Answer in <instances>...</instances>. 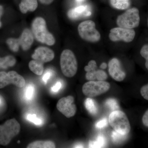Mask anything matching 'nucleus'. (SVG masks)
Segmentation results:
<instances>
[{"mask_svg":"<svg viewBox=\"0 0 148 148\" xmlns=\"http://www.w3.org/2000/svg\"><path fill=\"white\" fill-rule=\"evenodd\" d=\"M32 30L33 34L38 41L49 46L55 44V38L48 31L45 20L42 17H38L34 19Z\"/></svg>","mask_w":148,"mask_h":148,"instance_id":"f257e3e1","label":"nucleus"},{"mask_svg":"<svg viewBox=\"0 0 148 148\" xmlns=\"http://www.w3.org/2000/svg\"><path fill=\"white\" fill-rule=\"evenodd\" d=\"M20 125L15 119H12L0 125V145L6 146L14 138L19 134Z\"/></svg>","mask_w":148,"mask_h":148,"instance_id":"f03ea898","label":"nucleus"},{"mask_svg":"<svg viewBox=\"0 0 148 148\" xmlns=\"http://www.w3.org/2000/svg\"><path fill=\"white\" fill-rule=\"evenodd\" d=\"M60 66L61 71L68 77H72L76 74L78 64L73 52L69 49L62 51L60 57Z\"/></svg>","mask_w":148,"mask_h":148,"instance_id":"7ed1b4c3","label":"nucleus"},{"mask_svg":"<svg viewBox=\"0 0 148 148\" xmlns=\"http://www.w3.org/2000/svg\"><path fill=\"white\" fill-rule=\"evenodd\" d=\"M109 122L114 130L123 135H128L130 125L127 116L122 111H114L110 114Z\"/></svg>","mask_w":148,"mask_h":148,"instance_id":"20e7f679","label":"nucleus"},{"mask_svg":"<svg viewBox=\"0 0 148 148\" xmlns=\"http://www.w3.org/2000/svg\"><path fill=\"white\" fill-rule=\"evenodd\" d=\"M140 20L139 10L136 8H133L118 16L116 24L119 27L133 29L139 26Z\"/></svg>","mask_w":148,"mask_h":148,"instance_id":"39448f33","label":"nucleus"},{"mask_svg":"<svg viewBox=\"0 0 148 148\" xmlns=\"http://www.w3.org/2000/svg\"><path fill=\"white\" fill-rule=\"evenodd\" d=\"M78 31L80 37L88 42H98L101 39V34L95 28V22L91 20L81 22L78 27Z\"/></svg>","mask_w":148,"mask_h":148,"instance_id":"423d86ee","label":"nucleus"},{"mask_svg":"<svg viewBox=\"0 0 148 148\" xmlns=\"http://www.w3.org/2000/svg\"><path fill=\"white\" fill-rule=\"evenodd\" d=\"M110 88L109 83L105 81H89L82 86L83 94L89 98L96 97L108 91Z\"/></svg>","mask_w":148,"mask_h":148,"instance_id":"0eeeda50","label":"nucleus"},{"mask_svg":"<svg viewBox=\"0 0 148 148\" xmlns=\"http://www.w3.org/2000/svg\"><path fill=\"white\" fill-rule=\"evenodd\" d=\"M10 84L21 88L24 87L26 81L22 76L14 71H11L8 73L0 72V88H3Z\"/></svg>","mask_w":148,"mask_h":148,"instance_id":"6e6552de","label":"nucleus"},{"mask_svg":"<svg viewBox=\"0 0 148 148\" xmlns=\"http://www.w3.org/2000/svg\"><path fill=\"white\" fill-rule=\"evenodd\" d=\"M135 36V32L134 29L119 27L111 29L109 38L114 42L123 41L129 43L133 41Z\"/></svg>","mask_w":148,"mask_h":148,"instance_id":"1a4fd4ad","label":"nucleus"},{"mask_svg":"<svg viewBox=\"0 0 148 148\" xmlns=\"http://www.w3.org/2000/svg\"><path fill=\"white\" fill-rule=\"evenodd\" d=\"M74 100V97L71 95L61 98L56 105L57 110L68 118L74 116L77 111Z\"/></svg>","mask_w":148,"mask_h":148,"instance_id":"9d476101","label":"nucleus"},{"mask_svg":"<svg viewBox=\"0 0 148 148\" xmlns=\"http://www.w3.org/2000/svg\"><path fill=\"white\" fill-rule=\"evenodd\" d=\"M97 66L95 60H91L88 62L87 66L84 67L86 72V78L88 81H94L95 79L104 81L108 78L107 73L102 70H97Z\"/></svg>","mask_w":148,"mask_h":148,"instance_id":"9b49d317","label":"nucleus"},{"mask_svg":"<svg viewBox=\"0 0 148 148\" xmlns=\"http://www.w3.org/2000/svg\"><path fill=\"white\" fill-rule=\"evenodd\" d=\"M109 73L110 76L117 82L123 81L126 77V73L122 69L120 61L117 58H114L109 61Z\"/></svg>","mask_w":148,"mask_h":148,"instance_id":"f8f14e48","label":"nucleus"},{"mask_svg":"<svg viewBox=\"0 0 148 148\" xmlns=\"http://www.w3.org/2000/svg\"><path fill=\"white\" fill-rule=\"evenodd\" d=\"M54 56V52L51 49L45 47H40L35 50L32 54V58L44 63L52 61Z\"/></svg>","mask_w":148,"mask_h":148,"instance_id":"ddd939ff","label":"nucleus"},{"mask_svg":"<svg viewBox=\"0 0 148 148\" xmlns=\"http://www.w3.org/2000/svg\"><path fill=\"white\" fill-rule=\"evenodd\" d=\"M20 46L24 51L29 50L34 42V35L29 29H24L18 38Z\"/></svg>","mask_w":148,"mask_h":148,"instance_id":"4468645a","label":"nucleus"},{"mask_svg":"<svg viewBox=\"0 0 148 148\" xmlns=\"http://www.w3.org/2000/svg\"><path fill=\"white\" fill-rule=\"evenodd\" d=\"M91 12L86 5H81L75 8L72 9L68 13L69 18L72 19H78L85 16H89Z\"/></svg>","mask_w":148,"mask_h":148,"instance_id":"2eb2a0df","label":"nucleus"},{"mask_svg":"<svg viewBox=\"0 0 148 148\" xmlns=\"http://www.w3.org/2000/svg\"><path fill=\"white\" fill-rule=\"evenodd\" d=\"M38 6L37 0H21L19 7L21 12L25 14L28 11H34Z\"/></svg>","mask_w":148,"mask_h":148,"instance_id":"dca6fc26","label":"nucleus"},{"mask_svg":"<svg viewBox=\"0 0 148 148\" xmlns=\"http://www.w3.org/2000/svg\"><path fill=\"white\" fill-rule=\"evenodd\" d=\"M43 63L37 60H33L29 63V69L34 73L41 75L44 71Z\"/></svg>","mask_w":148,"mask_h":148,"instance_id":"f3484780","label":"nucleus"},{"mask_svg":"<svg viewBox=\"0 0 148 148\" xmlns=\"http://www.w3.org/2000/svg\"><path fill=\"white\" fill-rule=\"evenodd\" d=\"M55 143L51 141H36L30 143L27 148H55Z\"/></svg>","mask_w":148,"mask_h":148,"instance_id":"a211bd4d","label":"nucleus"},{"mask_svg":"<svg viewBox=\"0 0 148 148\" xmlns=\"http://www.w3.org/2000/svg\"><path fill=\"white\" fill-rule=\"evenodd\" d=\"M84 106L88 112L92 115H95L98 114V108L97 104L93 99L88 98L85 100Z\"/></svg>","mask_w":148,"mask_h":148,"instance_id":"6ab92c4d","label":"nucleus"},{"mask_svg":"<svg viewBox=\"0 0 148 148\" xmlns=\"http://www.w3.org/2000/svg\"><path fill=\"white\" fill-rule=\"evenodd\" d=\"M16 63V60L12 56H7L3 58L0 57V69H7L13 67Z\"/></svg>","mask_w":148,"mask_h":148,"instance_id":"aec40b11","label":"nucleus"},{"mask_svg":"<svg viewBox=\"0 0 148 148\" xmlns=\"http://www.w3.org/2000/svg\"><path fill=\"white\" fill-rule=\"evenodd\" d=\"M110 4L114 8L123 10L130 6V0H110Z\"/></svg>","mask_w":148,"mask_h":148,"instance_id":"412c9836","label":"nucleus"},{"mask_svg":"<svg viewBox=\"0 0 148 148\" xmlns=\"http://www.w3.org/2000/svg\"><path fill=\"white\" fill-rule=\"evenodd\" d=\"M106 138L103 135L98 136L96 140L90 141L89 143V148H102L106 146Z\"/></svg>","mask_w":148,"mask_h":148,"instance_id":"4be33fe9","label":"nucleus"},{"mask_svg":"<svg viewBox=\"0 0 148 148\" xmlns=\"http://www.w3.org/2000/svg\"><path fill=\"white\" fill-rule=\"evenodd\" d=\"M128 135H123L114 130L112 133V141L115 144H120L125 141Z\"/></svg>","mask_w":148,"mask_h":148,"instance_id":"5701e85b","label":"nucleus"},{"mask_svg":"<svg viewBox=\"0 0 148 148\" xmlns=\"http://www.w3.org/2000/svg\"><path fill=\"white\" fill-rule=\"evenodd\" d=\"M6 43L10 49L13 52H17L19 49L20 44L19 40L14 38H10L6 40Z\"/></svg>","mask_w":148,"mask_h":148,"instance_id":"b1692460","label":"nucleus"},{"mask_svg":"<svg viewBox=\"0 0 148 148\" xmlns=\"http://www.w3.org/2000/svg\"><path fill=\"white\" fill-rule=\"evenodd\" d=\"M106 105L109 108L113 111L118 110L119 108L117 101L114 98H109L106 100Z\"/></svg>","mask_w":148,"mask_h":148,"instance_id":"393cba45","label":"nucleus"},{"mask_svg":"<svg viewBox=\"0 0 148 148\" xmlns=\"http://www.w3.org/2000/svg\"><path fill=\"white\" fill-rule=\"evenodd\" d=\"M140 54L146 60L145 67L148 71V45L143 46L140 50Z\"/></svg>","mask_w":148,"mask_h":148,"instance_id":"a878e982","label":"nucleus"},{"mask_svg":"<svg viewBox=\"0 0 148 148\" xmlns=\"http://www.w3.org/2000/svg\"><path fill=\"white\" fill-rule=\"evenodd\" d=\"M27 119L29 121L32 122L37 125H40L42 123L41 120L37 118L36 115L35 114H29L27 116Z\"/></svg>","mask_w":148,"mask_h":148,"instance_id":"bb28decb","label":"nucleus"},{"mask_svg":"<svg viewBox=\"0 0 148 148\" xmlns=\"http://www.w3.org/2000/svg\"><path fill=\"white\" fill-rule=\"evenodd\" d=\"M34 87L31 85H29L26 88V91H25V96L26 98L28 100L32 99L34 95Z\"/></svg>","mask_w":148,"mask_h":148,"instance_id":"cd10ccee","label":"nucleus"},{"mask_svg":"<svg viewBox=\"0 0 148 148\" xmlns=\"http://www.w3.org/2000/svg\"><path fill=\"white\" fill-rule=\"evenodd\" d=\"M140 93L144 99L148 101V84L145 85L141 88Z\"/></svg>","mask_w":148,"mask_h":148,"instance_id":"c85d7f7f","label":"nucleus"},{"mask_svg":"<svg viewBox=\"0 0 148 148\" xmlns=\"http://www.w3.org/2000/svg\"><path fill=\"white\" fill-rule=\"evenodd\" d=\"M108 124V121L107 119L104 118L96 123L95 126L96 128H102L106 127Z\"/></svg>","mask_w":148,"mask_h":148,"instance_id":"c756f323","label":"nucleus"},{"mask_svg":"<svg viewBox=\"0 0 148 148\" xmlns=\"http://www.w3.org/2000/svg\"><path fill=\"white\" fill-rule=\"evenodd\" d=\"M142 121L144 125L148 127V109L143 115Z\"/></svg>","mask_w":148,"mask_h":148,"instance_id":"7c9ffc66","label":"nucleus"},{"mask_svg":"<svg viewBox=\"0 0 148 148\" xmlns=\"http://www.w3.org/2000/svg\"><path fill=\"white\" fill-rule=\"evenodd\" d=\"M51 75V73L50 71H47L42 77V80L46 84Z\"/></svg>","mask_w":148,"mask_h":148,"instance_id":"2f4dec72","label":"nucleus"},{"mask_svg":"<svg viewBox=\"0 0 148 148\" xmlns=\"http://www.w3.org/2000/svg\"><path fill=\"white\" fill-rule=\"evenodd\" d=\"M61 86H62V84H61V82H58L56 83V84L54 86L52 87L51 90H52V91H53V92H57V91L60 90V88H61Z\"/></svg>","mask_w":148,"mask_h":148,"instance_id":"473e14b6","label":"nucleus"},{"mask_svg":"<svg viewBox=\"0 0 148 148\" xmlns=\"http://www.w3.org/2000/svg\"><path fill=\"white\" fill-rule=\"evenodd\" d=\"M40 2L41 3L45 5H49L51 3L53 0H39Z\"/></svg>","mask_w":148,"mask_h":148,"instance_id":"72a5a7b5","label":"nucleus"},{"mask_svg":"<svg viewBox=\"0 0 148 148\" xmlns=\"http://www.w3.org/2000/svg\"><path fill=\"white\" fill-rule=\"evenodd\" d=\"M3 12V8L2 6L0 5V28L1 27L2 23L1 21V18Z\"/></svg>","mask_w":148,"mask_h":148,"instance_id":"f704fd0d","label":"nucleus"},{"mask_svg":"<svg viewBox=\"0 0 148 148\" xmlns=\"http://www.w3.org/2000/svg\"><path fill=\"white\" fill-rule=\"evenodd\" d=\"M107 67V65L106 63H102V64H101V66H100V68L103 69H106Z\"/></svg>","mask_w":148,"mask_h":148,"instance_id":"c9c22d12","label":"nucleus"},{"mask_svg":"<svg viewBox=\"0 0 148 148\" xmlns=\"http://www.w3.org/2000/svg\"><path fill=\"white\" fill-rule=\"evenodd\" d=\"M85 0H76V2L78 3H81L82 2L84 1Z\"/></svg>","mask_w":148,"mask_h":148,"instance_id":"e433bc0d","label":"nucleus"},{"mask_svg":"<svg viewBox=\"0 0 148 148\" xmlns=\"http://www.w3.org/2000/svg\"><path fill=\"white\" fill-rule=\"evenodd\" d=\"M147 25H148V18L147 19Z\"/></svg>","mask_w":148,"mask_h":148,"instance_id":"4c0bfd02","label":"nucleus"}]
</instances>
